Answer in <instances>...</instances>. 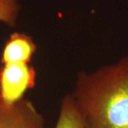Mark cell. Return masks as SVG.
Listing matches in <instances>:
<instances>
[{"label":"cell","mask_w":128,"mask_h":128,"mask_svg":"<svg viewBox=\"0 0 128 128\" xmlns=\"http://www.w3.org/2000/svg\"><path fill=\"white\" fill-rule=\"evenodd\" d=\"M88 128H128V56L78 74L71 95Z\"/></svg>","instance_id":"6da1fadb"},{"label":"cell","mask_w":128,"mask_h":128,"mask_svg":"<svg viewBox=\"0 0 128 128\" xmlns=\"http://www.w3.org/2000/svg\"><path fill=\"white\" fill-rule=\"evenodd\" d=\"M36 72L28 63L3 64L0 68V101L13 104L35 85Z\"/></svg>","instance_id":"7a4b0ae2"},{"label":"cell","mask_w":128,"mask_h":128,"mask_svg":"<svg viewBox=\"0 0 128 128\" xmlns=\"http://www.w3.org/2000/svg\"><path fill=\"white\" fill-rule=\"evenodd\" d=\"M0 128H46V125L34 103L23 98L13 104L0 101Z\"/></svg>","instance_id":"3957f363"},{"label":"cell","mask_w":128,"mask_h":128,"mask_svg":"<svg viewBox=\"0 0 128 128\" xmlns=\"http://www.w3.org/2000/svg\"><path fill=\"white\" fill-rule=\"evenodd\" d=\"M36 49L30 36L23 33L12 34L5 44L2 54V64L8 63L29 64Z\"/></svg>","instance_id":"277c9868"},{"label":"cell","mask_w":128,"mask_h":128,"mask_svg":"<svg viewBox=\"0 0 128 128\" xmlns=\"http://www.w3.org/2000/svg\"><path fill=\"white\" fill-rule=\"evenodd\" d=\"M55 128H88L85 115L71 95L62 100Z\"/></svg>","instance_id":"5b68a950"},{"label":"cell","mask_w":128,"mask_h":128,"mask_svg":"<svg viewBox=\"0 0 128 128\" xmlns=\"http://www.w3.org/2000/svg\"><path fill=\"white\" fill-rule=\"evenodd\" d=\"M20 11L19 0H0V22L13 27Z\"/></svg>","instance_id":"8992f818"}]
</instances>
